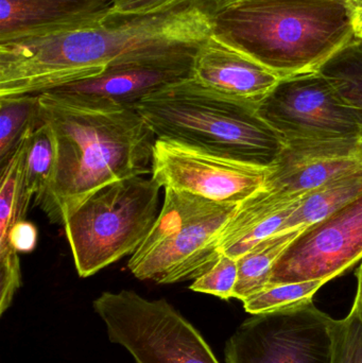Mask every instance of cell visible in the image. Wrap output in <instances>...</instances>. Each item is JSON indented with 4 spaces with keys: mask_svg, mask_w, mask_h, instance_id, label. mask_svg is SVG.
I'll use <instances>...</instances> for the list:
<instances>
[{
    "mask_svg": "<svg viewBox=\"0 0 362 363\" xmlns=\"http://www.w3.org/2000/svg\"><path fill=\"white\" fill-rule=\"evenodd\" d=\"M214 31L208 2L0 44V97L38 95L119 66L193 62Z\"/></svg>",
    "mask_w": 362,
    "mask_h": 363,
    "instance_id": "6da1fadb",
    "label": "cell"
},
{
    "mask_svg": "<svg viewBox=\"0 0 362 363\" xmlns=\"http://www.w3.org/2000/svg\"><path fill=\"white\" fill-rule=\"evenodd\" d=\"M38 116L57 144L52 182L36 204L64 225L98 190L151 174L155 138L133 106L65 91L38 94Z\"/></svg>",
    "mask_w": 362,
    "mask_h": 363,
    "instance_id": "7a4b0ae2",
    "label": "cell"
},
{
    "mask_svg": "<svg viewBox=\"0 0 362 363\" xmlns=\"http://www.w3.org/2000/svg\"><path fill=\"white\" fill-rule=\"evenodd\" d=\"M213 21V34L281 79L318 72L355 38L336 0H239L214 11Z\"/></svg>",
    "mask_w": 362,
    "mask_h": 363,
    "instance_id": "3957f363",
    "label": "cell"
},
{
    "mask_svg": "<svg viewBox=\"0 0 362 363\" xmlns=\"http://www.w3.org/2000/svg\"><path fill=\"white\" fill-rule=\"evenodd\" d=\"M157 140L197 147L270 167L285 146L257 112V104L227 97L189 78L133 104Z\"/></svg>",
    "mask_w": 362,
    "mask_h": 363,
    "instance_id": "277c9868",
    "label": "cell"
},
{
    "mask_svg": "<svg viewBox=\"0 0 362 363\" xmlns=\"http://www.w3.org/2000/svg\"><path fill=\"white\" fill-rule=\"evenodd\" d=\"M162 186L151 177L115 182L89 196L64 223L82 279L133 255L159 216Z\"/></svg>",
    "mask_w": 362,
    "mask_h": 363,
    "instance_id": "5b68a950",
    "label": "cell"
},
{
    "mask_svg": "<svg viewBox=\"0 0 362 363\" xmlns=\"http://www.w3.org/2000/svg\"><path fill=\"white\" fill-rule=\"evenodd\" d=\"M108 339L136 363H219L205 339L167 301L131 290L103 292L93 303Z\"/></svg>",
    "mask_w": 362,
    "mask_h": 363,
    "instance_id": "8992f818",
    "label": "cell"
},
{
    "mask_svg": "<svg viewBox=\"0 0 362 363\" xmlns=\"http://www.w3.org/2000/svg\"><path fill=\"white\" fill-rule=\"evenodd\" d=\"M333 321L314 303L253 315L225 345L227 363H332Z\"/></svg>",
    "mask_w": 362,
    "mask_h": 363,
    "instance_id": "52a82bcc",
    "label": "cell"
},
{
    "mask_svg": "<svg viewBox=\"0 0 362 363\" xmlns=\"http://www.w3.org/2000/svg\"><path fill=\"white\" fill-rule=\"evenodd\" d=\"M257 112L285 143L362 136L358 115L319 70L281 79Z\"/></svg>",
    "mask_w": 362,
    "mask_h": 363,
    "instance_id": "ba28073f",
    "label": "cell"
},
{
    "mask_svg": "<svg viewBox=\"0 0 362 363\" xmlns=\"http://www.w3.org/2000/svg\"><path fill=\"white\" fill-rule=\"evenodd\" d=\"M268 168L172 140H155L151 177L172 188L217 203L240 204L263 189Z\"/></svg>",
    "mask_w": 362,
    "mask_h": 363,
    "instance_id": "9c48e42d",
    "label": "cell"
},
{
    "mask_svg": "<svg viewBox=\"0 0 362 363\" xmlns=\"http://www.w3.org/2000/svg\"><path fill=\"white\" fill-rule=\"evenodd\" d=\"M361 260L362 196L302 230L276 260L269 285L329 283Z\"/></svg>",
    "mask_w": 362,
    "mask_h": 363,
    "instance_id": "30bf717a",
    "label": "cell"
},
{
    "mask_svg": "<svg viewBox=\"0 0 362 363\" xmlns=\"http://www.w3.org/2000/svg\"><path fill=\"white\" fill-rule=\"evenodd\" d=\"M239 204H221L212 213L185 224L150 251L130 258L129 270L140 281L162 285L195 281L220 258L219 234Z\"/></svg>",
    "mask_w": 362,
    "mask_h": 363,
    "instance_id": "8fae6325",
    "label": "cell"
},
{
    "mask_svg": "<svg viewBox=\"0 0 362 363\" xmlns=\"http://www.w3.org/2000/svg\"><path fill=\"white\" fill-rule=\"evenodd\" d=\"M361 166V138L285 143L278 159L268 167L263 189L281 196H305Z\"/></svg>",
    "mask_w": 362,
    "mask_h": 363,
    "instance_id": "7c38bea8",
    "label": "cell"
},
{
    "mask_svg": "<svg viewBox=\"0 0 362 363\" xmlns=\"http://www.w3.org/2000/svg\"><path fill=\"white\" fill-rule=\"evenodd\" d=\"M112 9L113 0H0V44L91 27Z\"/></svg>",
    "mask_w": 362,
    "mask_h": 363,
    "instance_id": "4fadbf2b",
    "label": "cell"
},
{
    "mask_svg": "<svg viewBox=\"0 0 362 363\" xmlns=\"http://www.w3.org/2000/svg\"><path fill=\"white\" fill-rule=\"evenodd\" d=\"M193 78L227 97L259 104L280 82L276 72L212 34L193 60Z\"/></svg>",
    "mask_w": 362,
    "mask_h": 363,
    "instance_id": "5bb4252c",
    "label": "cell"
},
{
    "mask_svg": "<svg viewBox=\"0 0 362 363\" xmlns=\"http://www.w3.org/2000/svg\"><path fill=\"white\" fill-rule=\"evenodd\" d=\"M193 62L133 64L106 70L103 74L52 91L106 98L133 106L168 85L193 78Z\"/></svg>",
    "mask_w": 362,
    "mask_h": 363,
    "instance_id": "9a60e30c",
    "label": "cell"
},
{
    "mask_svg": "<svg viewBox=\"0 0 362 363\" xmlns=\"http://www.w3.org/2000/svg\"><path fill=\"white\" fill-rule=\"evenodd\" d=\"M305 196L259 190L244 202L219 234V251L238 259L264 239L281 232L285 221Z\"/></svg>",
    "mask_w": 362,
    "mask_h": 363,
    "instance_id": "2e32d148",
    "label": "cell"
},
{
    "mask_svg": "<svg viewBox=\"0 0 362 363\" xmlns=\"http://www.w3.org/2000/svg\"><path fill=\"white\" fill-rule=\"evenodd\" d=\"M361 196L362 166L308 192L285 221L282 230L308 228Z\"/></svg>",
    "mask_w": 362,
    "mask_h": 363,
    "instance_id": "e0dca14e",
    "label": "cell"
},
{
    "mask_svg": "<svg viewBox=\"0 0 362 363\" xmlns=\"http://www.w3.org/2000/svg\"><path fill=\"white\" fill-rule=\"evenodd\" d=\"M305 228L282 230L257 243L237 259L238 277L233 298L244 302L269 285L272 269L285 250Z\"/></svg>",
    "mask_w": 362,
    "mask_h": 363,
    "instance_id": "ac0fdd59",
    "label": "cell"
},
{
    "mask_svg": "<svg viewBox=\"0 0 362 363\" xmlns=\"http://www.w3.org/2000/svg\"><path fill=\"white\" fill-rule=\"evenodd\" d=\"M57 166V144L50 125L38 116L26 157L25 184L35 205L46 194Z\"/></svg>",
    "mask_w": 362,
    "mask_h": 363,
    "instance_id": "d6986e66",
    "label": "cell"
},
{
    "mask_svg": "<svg viewBox=\"0 0 362 363\" xmlns=\"http://www.w3.org/2000/svg\"><path fill=\"white\" fill-rule=\"evenodd\" d=\"M319 72L357 113L362 125V38H353L325 62Z\"/></svg>",
    "mask_w": 362,
    "mask_h": 363,
    "instance_id": "ffe728a7",
    "label": "cell"
},
{
    "mask_svg": "<svg viewBox=\"0 0 362 363\" xmlns=\"http://www.w3.org/2000/svg\"><path fill=\"white\" fill-rule=\"evenodd\" d=\"M38 95L0 97V166L16 150L21 136L35 121Z\"/></svg>",
    "mask_w": 362,
    "mask_h": 363,
    "instance_id": "44dd1931",
    "label": "cell"
},
{
    "mask_svg": "<svg viewBox=\"0 0 362 363\" xmlns=\"http://www.w3.org/2000/svg\"><path fill=\"white\" fill-rule=\"evenodd\" d=\"M327 283V281L316 279L269 285L242 303L247 313L252 315L299 306L312 302L315 294Z\"/></svg>",
    "mask_w": 362,
    "mask_h": 363,
    "instance_id": "7402d4cb",
    "label": "cell"
},
{
    "mask_svg": "<svg viewBox=\"0 0 362 363\" xmlns=\"http://www.w3.org/2000/svg\"><path fill=\"white\" fill-rule=\"evenodd\" d=\"M333 362L362 363V317L356 305L344 319L333 321Z\"/></svg>",
    "mask_w": 362,
    "mask_h": 363,
    "instance_id": "603a6c76",
    "label": "cell"
},
{
    "mask_svg": "<svg viewBox=\"0 0 362 363\" xmlns=\"http://www.w3.org/2000/svg\"><path fill=\"white\" fill-rule=\"evenodd\" d=\"M238 277L237 259L221 254L216 264L193 281L189 289L222 300L233 298Z\"/></svg>",
    "mask_w": 362,
    "mask_h": 363,
    "instance_id": "cb8c5ba5",
    "label": "cell"
},
{
    "mask_svg": "<svg viewBox=\"0 0 362 363\" xmlns=\"http://www.w3.org/2000/svg\"><path fill=\"white\" fill-rule=\"evenodd\" d=\"M196 2H208V0H113L112 14L134 16L161 14Z\"/></svg>",
    "mask_w": 362,
    "mask_h": 363,
    "instance_id": "d4e9b609",
    "label": "cell"
},
{
    "mask_svg": "<svg viewBox=\"0 0 362 363\" xmlns=\"http://www.w3.org/2000/svg\"><path fill=\"white\" fill-rule=\"evenodd\" d=\"M346 6L355 38H362V0H346Z\"/></svg>",
    "mask_w": 362,
    "mask_h": 363,
    "instance_id": "484cf974",
    "label": "cell"
},
{
    "mask_svg": "<svg viewBox=\"0 0 362 363\" xmlns=\"http://www.w3.org/2000/svg\"><path fill=\"white\" fill-rule=\"evenodd\" d=\"M357 277V294L356 298H355L354 304L356 305L358 308L359 313H361L362 317V260L361 267L356 272Z\"/></svg>",
    "mask_w": 362,
    "mask_h": 363,
    "instance_id": "4316f807",
    "label": "cell"
},
{
    "mask_svg": "<svg viewBox=\"0 0 362 363\" xmlns=\"http://www.w3.org/2000/svg\"><path fill=\"white\" fill-rule=\"evenodd\" d=\"M235 1H239V0H208V4H210L213 12L218 10V9L222 8V6H227V4H232V2Z\"/></svg>",
    "mask_w": 362,
    "mask_h": 363,
    "instance_id": "83f0119b",
    "label": "cell"
},
{
    "mask_svg": "<svg viewBox=\"0 0 362 363\" xmlns=\"http://www.w3.org/2000/svg\"><path fill=\"white\" fill-rule=\"evenodd\" d=\"M336 1L344 2V4H346V0H336Z\"/></svg>",
    "mask_w": 362,
    "mask_h": 363,
    "instance_id": "f1b7e54d",
    "label": "cell"
},
{
    "mask_svg": "<svg viewBox=\"0 0 362 363\" xmlns=\"http://www.w3.org/2000/svg\"><path fill=\"white\" fill-rule=\"evenodd\" d=\"M361 142H362V136H361Z\"/></svg>",
    "mask_w": 362,
    "mask_h": 363,
    "instance_id": "f546056e",
    "label": "cell"
}]
</instances>
